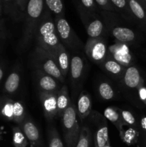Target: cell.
<instances>
[{"instance_id":"cell-8","label":"cell","mask_w":146,"mask_h":147,"mask_svg":"<svg viewBox=\"0 0 146 147\" xmlns=\"http://www.w3.org/2000/svg\"><path fill=\"white\" fill-rule=\"evenodd\" d=\"M19 127L22 129L31 147H44L41 133L37 125L29 117L26 116Z\"/></svg>"},{"instance_id":"cell-36","label":"cell","mask_w":146,"mask_h":147,"mask_svg":"<svg viewBox=\"0 0 146 147\" xmlns=\"http://www.w3.org/2000/svg\"><path fill=\"white\" fill-rule=\"evenodd\" d=\"M29 0H16L17 6L19 8L20 11H21V14H24L25 13L26 7H27V4L28 3Z\"/></svg>"},{"instance_id":"cell-9","label":"cell","mask_w":146,"mask_h":147,"mask_svg":"<svg viewBox=\"0 0 146 147\" xmlns=\"http://www.w3.org/2000/svg\"><path fill=\"white\" fill-rule=\"evenodd\" d=\"M70 77L72 90L76 93V89L78 88L80 82L84 75V63L83 59L79 55H74L70 59Z\"/></svg>"},{"instance_id":"cell-11","label":"cell","mask_w":146,"mask_h":147,"mask_svg":"<svg viewBox=\"0 0 146 147\" xmlns=\"http://www.w3.org/2000/svg\"><path fill=\"white\" fill-rule=\"evenodd\" d=\"M57 93L40 92V99L46 119L52 121L57 116Z\"/></svg>"},{"instance_id":"cell-2","label":"cell","mask_w":146,"mask_h":147,"mask_svg":"<svg viewBox=\"0 0 146 147\" xmlns=\"http://www.w3.org/2000/svg\"><path fill=\"white\" fill-rule=\"evenodd\" d=\"M44 0H29L24 13V27L19 43L21 51L29 46L34 37L35 29L44 11Z\"/></svg>"},{"instance_id":"cell-37","label":"cell","mask_w":146,"mask_h":147,"mask_svg":"<svg viewBox=\"0 0 146 147\" xmlns=\"http://www.w3.org/2000/svg\"><path fill=\"white\" fill-rule=\"evenodd\" d=\"M140 124L143 130L146 132V116H144L140 120Z\"/></svg>"},{"instance_id":"cell-22","label":"cell","mask_w":146,"mask_h":147,"mask_svg":"<svg viewBox=\"0 0 146 147\" xmlns=\"http://www.w3.org/2000/svg\"><path fill=\"white\" fill-rule=\"evenodd\" d=\"M113 58L116 61L120 63L123 65L125 66V63L128 64L131 60V55L128 51V49L124 46H116L113 49Z\"/></svg>"},{"instance_id":"cell-38","label":"cell","mask_w":146,"mask_h":147,"mask_svg":"<svg viewBox=\"0 0 146 147\" xmlns=\"http://www.w3.org/2000/svg\"><path fill=\"white\" fill-rule=\"evenodd\" d=\"M3 75H4V72H3L2 68H1V67H0V80H1V78H2Z\"/></svg>"},{"instance_id":"cell-4","label":"cell","mask_w":146,"mask_h":147,"mask_svg":"<svg viewBox=\"0 0 146 147\" xmlns=\"http://www.w3.org/2000/svg\"><path fill=\"white\" fill-rule=\"evenodd\" d=\"M54 23L59 39L64 47L74 52L84 50V44L82 42L64 16L55 17Z\"/></svg>"},{"instance_id":"cell-16","label":"cell","mask_w":146,"mask_h":147,"mask_svg":"<svg viewBox=\"0 0 146 147\" xmlns=\"http://www.w3.org/2000/svg\"><path fill=\"white\" fill-rule=\"evenodd\" d=\"M101 65L108 74L114 78L122 77L126 69L124 65L108 55L101 63Z\"/></svg>"},{"instance_id":"cell-34","label":"cell","mask_w":146,"mask_h":147,"mask_svg":"<svg viewBox=\"0 0 146 147\" xmlns=\"http://www.w3.org/2000/svg\"><path fill=\"white\" fill-rule=\"evenodd\" d=\"M94 1L103 9L109 11H114V7L110 0H94Z\"/></svg>"},{"instance_id":"cell-27","label":"cell","mask_w":146,"mask_h":147,"mask_svg":"<svg viewBox=\"0 0 146 147\" xmlns=\"http://www.w3.org/2000/svg\"><path fill=\"white\" fill-rule=\"evenodd\" d=\"M13 144L14 147H27L29 142L19 126L13 128Z\"/></svg>"},{"instance_id":"cell-23","label":"cell","mask_w":146,"mask_h":147,"mask_svg":"<svg viewBox=\"0 0 146 147\" xmlns=\"http://www.w3.org/2000/svg\"><path fill=\"white\" fill-rule=\"evenodd\" d=\"M92 132L87 126H83L80 130V136L75 147H90L92 143Z\"/></svg>"},{"instance_id":"cell-35","label":"cell","mask_w":146,"mask_h":147,"mask_svg":"<svg viewBox=\"0 0 146 147\" xmlns=\"http://www.w3.org/2000/svg\"><path fill=\"white\" fill-rule=\"evenodd\" d=\"M137 89H138L139 97L142 101L146 104V88L143 86V84H142Z\"/></svg>"},{"instance_id":"cell-14","label":"cell","mask_w":146,"mask_h":147,"mask_svg":"<svg viewBox=\"0 0 146 147\" xmlns=\"http://www.w3.org/2000/svg\"><path fill=\"white\" fill-rule=\"evenodd\" d=\"M93 139H94V147L110 146L108 126L107 122L103 118L94 131Z\"/></svg>"},{"instance_id":"cell-12","label":"cell","mask_w":146,"mask_h":147,"mask_svg":"<svg viewBox=\"0 0 146 147\" xmlns=\"http://www.w3.org/2000/svg\"><path fill=\"white\" fill-rule=\"evenodd\" d=\"M52 55L54 57L62 74L66 78L69 74L70 67V55L66 47L62 44L60 45Z\"/></svg>"},{"instance_id":"cell-39","label":"cell","mask_w":146,"mask_h":147,"mask_svg":"<svg viewBox=\"0 0 146 147\" xmlns=\"http://www.w3.org/2000/svg\"><path fill=\"white\" fill-rule=\"evenodd\" d=\"M4 1H5V2H9V1H11V0H4Z\"/></svg>"},{"instance_id":"cell-33","label":"cell","mask_w":146,"mask_h":147,"mask_svg":"<svg viewBox=\"0 0 146 147\" xmlns=\"http://www.w3.org/2000/svg\"><path fill=\"white\" fill-rule=\"evenodd\" d=\"M113 6L123 12L128 13L130 11L127 0H110ZM131 12V11H130Z\"/></svg>"},{"instance_id":"cell-21","label":"cell","mask_w":146,"mask_h":147,"mask_svg":"<svg viewBox=\"0 0 146 147\" xmlns=\"http://www.w3.org/2000/svg\"><path fill=\"white\" fill-rule=\"evenodd\" d=\"M20 75L18 72L14 71L8 76L4 83V90L8 93H14L19 87Z\"/></svg>"},{"instance_id":"cell-42","label":"cell","mask_w":146,"mask_h":147,"mask_svg":"<svg viewBox=\"0 0 146 147\" xmlns=\"http://www.w3.org/2000/svg\"><path fill=\"white\" fill-rule=\"evenodd\" d=\"M0 11H1V7H0Z\"/></svg>"},{"instance_id":"cell-17","label":"cell","mask_w":146,"mask_h":147,"mask_svg":"<svg viewBox=\"0 0 146 147\" xmlns=\"http://www.w3.org/2000/svg\"><path fill=\"white\" fill-rule=\"evenodd\" d=\"M111 34L116 40L122 43L130 42L135 39V34L131 29L120 26L112 27Z\"/></svg>"},{"instance_id":"cell-41","label":"cell","mask_w":146,"mask_h":147,"mask_svg":"<svg viewBox=\"0 0 146 147\" xmlns=\"http://www.w3.org/2000/svg\"><path fill=\"white\" fill-rule=\"evenodd\" d=\"M144 1H145V3H146V0H144Z\"/></svg>"},{"instance_id":"cell-20","label":"cell","mask_w":146,"mask_h":147,"mask_svg":"<svg viewBox=\"0 0 146 147\" xmlns=\"http://www.w3.org/2000/svg\"><path fill=\"white\" fill-rule=\"evenodd\" d=\"M104 116L107 120L111 122L118 130L120 126L124 123L122 119L120 109L113 106H109L104 111Z\"/></svg>"},{"instance_id":"cell-24","label":"cell","mask_w":146,"mask_h":147,"mask_svg":"<svg viewBox=\"0 0 146 147\" xmlns=\"http://www.w3.org/2000/svg\"><path fill=\"white\" fill-rule=\"evenodd\" d=\"M130 11L137 19L140 20H146V12L144 7L137 0H127Z\"/></svg>"},{"instance_id":"cell-5","label":"cell","mask_w":146,"mask_h":147,"mask_svg":"<svg viewBox=\"0 0 146 147\" xmlns=\"http://www.w3.org/2000/svg\"><path fill=\"white\" fill-rule=\"evenodd\" d=\"M33 63L37 70L52 76L60 83H64L65 78L62 74L54 57L38 46H36L33 53Z\"/></svg>"},{"instance_id":"cell-10","label":"cell","mask_w":146,"mask_h":147,"mask_svg":"<svg viewBox=\"0 0 146 147\" xmlns=\"http://www.w3.org/2000/svg\"><path fill=\"white\" fill-rule=\"evenodd\" d=\"M35 78L37 86L40 88V92L57 93L61 88L57 79L42 70L37 69L36 70Z\"/></svg>"},{"instance_id":"cell-28","label":"cell","mask_w":146,"mask_h":147,"mask_svg":"<svg viewBox=\"0 0 146 147\" xmlns=\"http://www.w3.org/2000/svg\"><path fill=\"white\" fill-rule=\"evenodd\" d=\"M98 93L100 97L105 100H112L115 95L113 88L107 81H102L99 84Z\"/></svg>"},{"instance_id":"cell-30","label":"cell","mask_w":146,"mask_h":147,"mask_svg":"<svg viewBox=\"0 0 146 147\" xmlns=\"http://www.w3.org/2000/svg\"><path fill=\"white\" fill-rule=\"evenodd\" d=\"M80 6V12L94 13L96 9L94 0H79Z\"/></svg>"},{"instance_id":"cell-26","label":"cell","mask_w":146,"mask_h":147,"mask_svg":"<svg viewBox=\"0 0 146 147\" xmlns=\"http://www.w3.org/2000/svg\"><path fill=\"white\" fill-rule=\"evenodd\" d=\"M26 111L24 105L21 102L14 101L13 103V121L17 123L19 126L23 123L25 119Z\"/></svg>"},{"instance_id":"cell-25","label":"cell","mask_w":146,"mask_h":147,"mask_svg":"<svg viewBox=\"0 0 146 147\" xmlns=\"http://www.w3.org/2000/svg\"><path fill=\"white\" fill-rule=\"evenodd\" d=\"M47 9L52 12L55 17L64 16V7L63 0H44Z\"/></svg>"},{"instance_id":"cell-29","label":"cell","mask_w":146,"mask_h":147,"mask_svg":"<svg viewBox=\"0 0 146 147\" xmlns=\"http://www.w3.org/2000/svg\"><path fill=\"white\" fill-rule=\"evenodd\" d=\"M48 147H64L60 135L54 126L48 129Z\"/></svg>"},{"instance_id":"cell-1","label":"cell","mask_w":146,"mask_h":147,"mask_svg":"<svg viewBox=\"0 0 146 147\" xmlns=\"http://www.w3.org/2000/svg\"><path fill=\"white\" fill-rule=\"evenodd\" d=\"M37 46L52 55L62 44L56 31L54 20L50 11L46 9L42 15L35 29L34 37Z\"/></svg>"},{"instance_id":"cell-13","label":"cell","mask_w":146,"mask_h":147,"mask_svg":"<svg viewBox=\"0 0 146 147\" xmlns=\"http://www.w3.org/2000/svg\"><path fill=\"white\" fill-rule=\"evenodd\" d=\"M123 81L128 88H138L143 83L140 72L134 66H129L125 70L123 76Z\"/></svg>"},{"instance_id":"cell-15","label":"cell","mask_w":146,"mask_h":147,"mask_svg":"<svg viewBox=\"0 0 146 147\" xmlns=\"http://www.w3.org/2000/svg\"><path fill=\"white\" fill-rule=\"evenodd\" d=\"M77 112L78 117L84 120L90 115L92 111L91 96L86 92H82L77 100Z\"/></svg>"},{"instance_id":"cell-3","label":"cell","mask_w":146,"mask_h":147,"mask_svg":"<svg viewBox=\"0 0 146 147\" xmlns=\"http://www.w3.org/2000/svg\"><path fill=\"white\" fill-rule=\"evenodd\" d=\"M64 143L67 147H75L80 136V128L78 122L77 108L71 103L61 117Z\"/></svg>"},{"instance_id":"cell-7","label":"cell","mask_w":146,"mask_h":147,"mask_svg":"<svg viewBox=\"0 0 146 147\" xmlns=\"http://www.w3.org/2000/svg\"><path fill=\"white\" fill-rule=\"evenodd\" d=\"M89 38L102 37L104 30L103 22L94 13L80 12Z\"/></svg>"},{"instance_id":"cell-6","label":"cell","mask_w":146,"mask_h":147,"mask_svg":"<svg viewBox=\"0 0 146 147\" xmlns=\"http://www.w3.org/2000/svg\"><path fill=\"white\" fill-rule=\"evenodd\" d=\"M84 53L94 63L101 65L107 56V47L105 40L102 37L88 38L84 45Z\"/></svg>"},{"instance_id":"cell-18","label":"cell","mask_w":146,"mask_h":147,"mask_svg":"<svg viewBox=\"0 0 146 147\" xmlns=\"http://www.w3.org/2000/svg\"><path fill=\"white\" fill-rule=\"evenodd\" d=\"M70 104H71V100L69 96L68 88L66 85H63V86H62L57 93V116L61 118L64 112L70 106Z\"/></svg>"},{"instance_id":"cell-31","label":"cell","mask_w":146,"mask_h":147,"mask_svg":"<svg viewBox=\"0 0 146 147\" xmlns=\"http://www.w3.org/2000/svg\"><path fill=\"white\" fill-rule=\"evenodd\" d=\"M13 100H8L1 109V114L9 121H13Z\"/></svg>"},{"instance_id":"cell-32","label":"cell","mask_w":146,"mask_h":147,"mask_svg":"<svg viewBox=\"0 0 146 147\" xmlns=\"http://www.w3.org/2000/svg\"><path fill=\"white\" fill-rule=\"evenodd\" d=\"M120 112L122 116V119H123V122L125 123H126V124L129 125L130 126H135V125L136 123V121L134 116H133L131 112L126 110H122L120 109Z\"/></svg>"},{"instance_id":"cell-19","label":"cell","mask_w":146,"mask_h":147,"mask_svg":"<svg viewBox=\"0 0 146 147\" xmlns=\"http://www.w3.org/2000/svg\"><path fill=\"white\" fill-rule=\"evenodd\" d=\"M122 141L128 146L135 144L137 142L138 132L133 127L126 123H123L118 129Z\"/></svg>"},{"instance_id":"cell-40","label":"cell","mask_w":146,"mask_h":147,"mask_svg":"<svg viewBox=\"0 0 146 147\" xmlns=\"http://www.w3.org/2000/svg\"><path fill=\"white\" fill-rule=\"evenodd\" d=\"M102 147H112V146H102Z\"/></svg>"}]
</instances>
